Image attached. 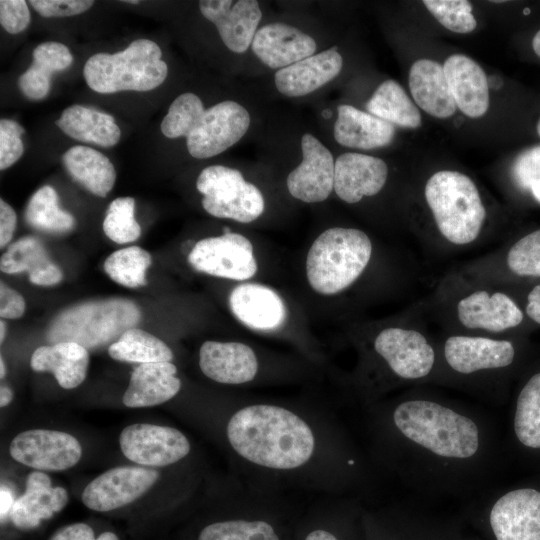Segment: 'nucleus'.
<instances>
[{"label":"nucleus","instance_id":"nucleus-1","mask_svg":"<svg viewBox=\"0 0 540 540\" xmlns=\"http://www.w3.org/2000/svg\"><path fill=\"white\" fill-rule=\"evenodd\" d=\"M367 415L376 462L428 498H468L489 489L501 463L488 414L431 394L373 404Z\"/></svg>","mask_w":540,"mask_h":540},{"label":"nucleus","instance_id":"nucleus-2","mask_svg":"<svg viewBox=\"0 0 540 540\" xmlns=\"http://www.w3.org/2000/svg\"><path fill=\"white\" fill-rule=\"evenodd\" d=\"M229 448L257 484H293L327 491L360 490L369 472L341 426L323 413L253 402L228 417Z\"/></svg>","mask_w":540,"mask_h":540},{"label":"nucleus","instance_id":"nucleus-3","mask_svg":"<svg viewBox=\"0 0 540 540\" xmlns=\"http://www.w3.org/2000/svg\"><path fill=\"white\" fill-rule=\"evenodd\" d=\"M250 124L248 110L236 101L224 100L206 109L196 94L185 92L171 103L161 131L168 138L185 137L189 154L206 159L235 145Z\"/></svg>","mask_w":540,"mask_h":540},{"label":"nucleus","instance_id":"nucleus-4","mask_svg":"<svg viewBox=\"0 0 540 540\" xmlns=\"http://www.w3.org/2000/svg\"><path fill=\"white\" fill-rule=\"evenodd\" d=\"M462 519L484 540H540V489L489 488L468 504Z\"/></svg>","mask_w":540,"mask_h":540},{"label":"nucleus","instance_id":"nucleus-5","mask_svg":"<svg viewBox=\"0 0 540 540\" xmlns=\"http://www.w3.org/2000/svg\"><path fill=\"white\" fill-rule=\"evenodd\" d=\"M371 255L372 243L363 231L356 228H329L314 240L308 251V282L320 294L339 293L359 278Z\"/></svg>","mask_w":540,"mask_h":540},{"label":"nucleus","instance_id":"nucleus-6","mask_svg":"<svg viewBox=\"0 0 540 540\" xmlns=\"http://www.w3.org/2000/svg\"><path fill=\"white\" fill-rule=\"evenodd\" d=\"M167 73L160 47L148 39H137L114 54H94L83 68L87 85L102 94L149 91L160 86Z\"/></svg>","mask_w":540,"mask_h":540},{"label":"nucleus","instance_id":"nucleus-7","mask_svg":"<svg viewBox=\"0 0 540 540\" xmlns=\"http://www.w3.org/2000/svg\"><path fill=\"white\" fill-rule=\"evenodd\" d=\"M426 202L442 236L467 245L479 236L486 210L474 182L458 171L434 173L425 186Z\"/></svg>","mask_w":540,"mask_h":540},{"label":"nucleus","instance_id":"nucleus-8","mask_svg":"<svg viewBox=\"0 0 540 540\" xmlns=\"http://www.w3.org/2000/svg\"><path fill=\"white\" fill-rule=\"evenodd\" d=\"M140 320L141 311L131 300L89 301L59 313L48 327L47 338L53 343L75 342L86 349L95 348L119 338Z\"/></svg>","mask_w":540,"mask_h":540},{"label":"nucleus","instance_id":"nucleus-9","mask_svg":"<svg viewBox=\"0 0 540 540\" xmlns=\"http://www.w3.org/2000/svg\"><path fill=\"white\" fill-rule=\"evenodd\" d=\"M366 540H458L463 519L398 504L362 514Z\"/></svg>","mask_w":540,"mask_h":540},{"label":"nucleus","instance_id":"nucleus-10","mask_svg":"<svg viewBox=\"0 0 540 540\" xmlns=\"http://www.w3.org/2000/svg\"><path fill=\"white\" fill-rule=\"evenodd\" d=\"M196 188L203 195L202 207L214 217L250 223L264 211L261 191L237 169L208 166L199 174Z\"/></svg>","mask_w":540,"mask_h":540},{"label":"nucleus","instance_id":"nucleus-11","mask_svg":"<svg viewBox=\"0 0 540 540\" xmlns=\"http://www.w3.org/2000/svg\"><path fill=\"white\" fill-rule=\"evenodd\" d=\"M516 349L512 342L482 336L453 335L442 348V359L449 374L462 382H481L514 364Z\"/></svg>","mask_w":540,"mask_h":540},{"label":"nucleus","instance_id":"nucleus-12","mask_svg":"<svg viewBox=\"0 0 540 540\" xmlns=\"http://www.w3.org/2000/svg\"><path fill=\"white\" fill-rule=\"evenodd\" d=\"M373 351L388 373L399 382L425 381L435 374L436 351L417 330L385 328L375 337Z\"/></svg>","mask_w":540,"mask_h":540},{"label":"nucleus","instance_id":"nucleus-13","mask_svg":"<svg viewBox=\"0 0 540 540\" xmlns=\"http://www.w3.org/2000/svg\"><path fill=\"white\" fill-rule=\"evenodd\" d=\"M187 260L198 272L238 281L250 279L258 268L252 243L232 232L201 239L193 246Z\"/></svg>","mask_w":540,"mask_h":540},{"label":"nucleus","instance_id":"nucleus-14","mask_svg":"<svg viewBox=\"0 0 540 540\" xmlns=\"http://www.w3.org/2000/svg\"><path fill=\"white\" fill-rule=\"evenodd\" d=\"M119 443L130 461L152 467L177 463L191 450L188 438L180 430L149 423L127 426L120 434Z\"/></svg>","mask_w":540,"mask_h":540},{"label":"nucleus","instance_id":"nucleus-15","mask_svg":"<svg viewBox=\"0 0 540 540\" xmlns=\"http://www.w3.org/2000/svg\"><path fill=\"white\" fill-rule=\"evenodd\" d=\"M17 462L43 471H63L76 465L82 455L79 441L56 430H26L15 436L9 447Z\"/></svg>","mask_w":540,"mask_h":540},{"label":"nucleus","instance_id":"nucleus-16","mask_svg":"<svg viewBox=\"0 0 540 540\" xmlns=\"http://www.w3.org/2000/svg\"><path fill=\"white\" fill-rule=\"evenodd\" d=\"M158 478L159 473L154 469L115 467L93 479L84 488L82 502L94 511H111L141 497Z\"/></svg>","mask_w":540,"mask_h":540},{"label":"nucleus","instance_id":"nucleus-17","mask_svg":"<svg viewBox=\"0 0 540 540\" xmlns=\"http://www.w3.org/2000/svg\"><path fill=\"white\" fill-rule=\"evenodd\" d=\"M302 160L287 176L286 185L294 198L317 203L334 189L335 161L330 150L311 133L301 137Z\"/></svg>","mask_w":540,"mask_h":540},{"label":"nucleus","instance_id":"nucleus-18","mask_svg":"<svg viewBox=\"0 0 540 540\" xmlns=\"http://www.w3.org/2000/svg\"><path fill=\"white\" fill-rule=\"evenodd\" d=\"M201 14L212 22L224 45L237 54L245 53L252 44L262 19L256 0H202Z\"/></svg>","mask_w":540,"mask_h":540},{"label":"nucleus","instance_id":"nucleus-19","mask_svg":"<svg viewBox=\"0 0 540 540\" xmlns=\"http://www.w3.org/2000/svg\"><path fill=\"white\" fill-rule=\"evenodd\" d=\"M199 367L209 379L227 385L252 382L260 368L255 351L241 342L205 341L199 350Z\"/></svg>","mask_w":540,"mask_h":540},{"label":"nucleus","instance_id":"nucleus-20","mask_svg":"<svg viewBox=\"0 0 540 540\" xmlns=\"http://www.w3.org/2000/svg\"><path fill=\"white\" fill-rule=\"evenodd\" d=\"M255 56L271 69H282L316 53L315 39L283 22L260 27L251 44Z\"/></svg>","mask_w":540,"mask_h":540},{"label":"nucleus","instance_id":"nucleus-21","mask_svg":"<svg viewBox=\"0 0 540 540\" xmlns=\"http://www.w3.org/2000/svg\"><path fill=\"white\" fill-rule=\"evenodd\" d=\"M388 167L381 158L347 152L335 160L334 191L346 203H357L384 187Z\"/></svg>","mask_w":540,"mask_h":540},{"label":"nucleus","instance_id":"nucleus-22","mask_svg":"<svg viewBox=\"0 0 540 540\" xmlns=\"http://www.w3.org/2000/svg\"><path fill=\"white\" fill-rule=\"evenodd\" d=\"M342 67L341 54L336 47H331L277 70L275 86L284 96L303 97L335 79Z\"/></svg>","mask_w":540,"mask_h":540},{"label":"nucleus","instance_id":"nucleus-23","mask_svg":"<svg viewBox=\"0 0 540 540\" xmlns=\"http://www.w3.org/2000/svg\"><path fill=\"white\" fill-rule=\"evenodd\" d=\"M229 306L240 322L259 331L280 328L287 316L281 297L271 288L256 283L236 286L230 293Z\"/></svg>","mask_w":540,"mask_h":540},{"label":"nucleus","instance_id":"nucleus-24","mask_svg":"<svg viewBox=\"0 0 540 540\" xmlns=\"http://www.w3.org/2000/svg\"><path fill=\"white\" fill-rule=\"evenodd\" d=\"M443 69L457 108L470 118L483 116L489 108V84L481 66L466 55L453 54Z\"/></svg>","mask_w":540,"mask_h":540},{"label":"nucleus","instance_id":"nucleus-25","mask_svg":"<svg viewBox=\"0 0 540 540\" xmlns=\"http://www.w3.org/2000/svg\"><path fill=\"white\" fill-rule=\"evenodd\" d=\"M460 323L468 329L501 332L518 326L523 313L506 294L476 291L462 298L457 304Z\"/></svg>","mask_w":540,"mask_h":540},{"label":"nucleus","instance_id":"nucleus-26","mask_svg":"<svg viewBox=\"0 0 540 540\" xmlns=\"http://www.w3.org/2000/svg\"><path fill=\"white\" fill-rule=\"evenodd\" d=\"M394 135L393 124L368 112L348 104L337 108L333 136L344 147L361 150L385 147L392 142Z\"/></svg>","mask_w":540,"mask_h":540},{"label":"nucleus","instance_id":"nucleus-27","mask_svg":"<svg viewBox=\"0 0 540 540\" xmlns=\"http://www.w3.org/2000/svg\"><path fill=\"white\" fill-rule=\"evenodd\" d=\"M172 362L145 363L131 373L123 395V403L130 408L151 407L172 399L181 388Z\"/></svg>","mask_w":540,"mask_h":540},{"label":"nucleus","instance_id":"nucleus-28","mask_svg":"<svg viewBox=\"0 0 540 540\" xmlns=\"http://www.w3.org/2000/svg\"><path fill=\"white\" fill-rule=\"evenodd\" d=\"M409 89L415 103L436 118H449L456 111L443 66L430 59H419L409 71Z\"/></svg>","mask_w":540,"mask_h":540},{"label":"nucleus","instance_id":"nucleus-29","mask_svg":"<svg viewBox=\"0 0 540 540\" xmlns=\"http://www.w3.org/2000/svg\"><path fill=\"white\" fill-rule=\"evenodd\" d=\"M89 353L85 347L75 342H58L40 346L30 358L34 371L52 372L58 384L64 389L79 386L86 378Z\"/></svg>","mask_w":540,"mask_h":540},{"label":"nucleus","instance_id":"nucleus-30","mask_svg":"<svg viewBox=\"0 0 540 540\" xmlns=\"http://www.w3.org/2000/svg\"><path fill=\"white\" fill-rule=\"evenodd\" d=\"M1 271L7 274L28 272L29 281L38 286H53L61 282V268L49 258L43 243L25 236L7 248L1 256Z\"/></svg>","mask_w":540,"mask_h":540},{"label":"nucleus","instance_id":"nucleus-31","mask_svg":"<svg viewBox=\"0 0 540 540\" xmlns=\"http://www.w3.org/2000/svg\"><path fill=\"white\" fill-rule=\"evenodd\" d=\"M55 123L71 138L102 147L116 145L121 137L113 116L82 105L65 108Z\"/></svg>","mask_w":540,"mask_h":540},{"label":"nucleus","instance_id":"nucleus-32","mask_svg":"<svg viewBox=\"0 0 540 540\" xmlns=\"http://www.w3.org/2000/svg\"><path fill=\"white\" fill-rule=\"evenodd\" d=\"M68 174L92 194L105 197L113 188L116 172L104 154L87 146H73L62 157Z\"/></svg>","mask_w":540,"mask_h":540},{"label":"nucleus","instance_id":"nucleus-33","mask_svg":"<svg viewBox=\"0 0 540 540\" xmlns=\"http://www.w3.org/2000/svg\"><path fill=\"white\" fill-rule=\"evenodd\" d=\"M511 441L519 449L540 452V371L521 387L511 415Z\"/></svg>","mask_w":540,"mask_h":540},{"label":"nucleus","instance_id":"nucleus-34","mask_svg":"<svg viewBox=\"0 0 540 540\" xmlns=\"http://www.w3.org/2000/svg\"><path fill=\"white\" fill-rule=\"evenodd\" d=\"M368 113L393 125L417 128L421 114L402 86L392 79L382 82L366 103Z\"/></svg>","mask_w":540,"mask_h":540},{"label":"nucleus","instance_id":"nucleus-35","mask_svg":"<svg viewBox=\"0 0 540 540\" xmlns=\"http://www.w3.org/2000/svg\"><path fill=\"white\" fill-rule=\"evenodd\" d=\"M68 502V493L63 487H48L25 491L14 501L10 516L13 524L23 530L36 528L42 520L61 511Z\"/></svg>","mask_w":540,"mask_h":540},{"label":"nucleus","instance_id":"nucleus-36","mask_svg":"<svg viewBox=\"0 0 540 540\" xmlns=\"http://www.w3.org/2000/svg\"><path fill=\"white\" fill-rule=\"evenodd\" d=\"M108 353L115 360L140 364L171 362L174 357L164 341L135 327L126 330L113 342Z\"/></svg>","mask_w":540,"mask_h":540},{"label":"nucleus","instance_id":"nucleus-37","mask_svg":"<svg viewBox=\"0 0 540 540\" xmlns=\"http://www.w3.org/2000/svg\"><path fill=\"white\" fill-rule=\"evenodd\" d=\"M25 219L33 228L49 233H64L75 225L74 217L59 208L58 195L51 186H43L30 198Z\"/></svg>","mask_w":540,"mask_h":540},{"label":"nucleus","instance_id":"nucleus-38","mask_svg":"<svg viewBox=\"0 0 540 540\" xmlns=\"http://www.w3.org/2000/svg\"><path fill=\"white\" fill-rule=\"evenodd\" d=\"M151 262L149 252L139 246H130L111 253L105 260L104 270L114 282L137 288L147 284L146 272Z\"/></svg>","mask_w":540,"mask_h":540},{"label":"nucleus","instance_id":"nucleus-39","mask_svg":"<svg viewBox=\"0 0 540 540\" xmlns=\"http://www.w3.org/2000/svg\"><path fill=\"white\" fill-rule=\"evenodd\" d=\"M197 540H281L276 528L262 518H236L205 526Z\"/></svg>","mask_w":540,"mask_h":540},{"label":"nucleus","instance_id":"nucleus-40","mask_svg":"<svg viewBox=\"0 0 540 540\" xmlns=\"http://www.w3.org/2000/svg\"><path fill=\"white\" fill-rule=\"evenodd\" d=\"M134 207L132 197H119L110 203L103 221V231L115 243H130L139 238L141 227L134 218Z\"/></svg>","mask_w":540,"mask_h":540},{"label":"nucleus","instance_id":"nucleus-41","mask_svg":"<svg viewBox=\"0 0 540 540\" xmlns=\"http://www.w3.org/2000/svg\"><path fill=\"white\" fill-rule=\"evenodd\" d=\"M429 12L448 30L455 33H470L477 22L472 6L466 0H424Z\"/></svg>","mask_w":540,"mask_h":540},{"label":"nucleus","instance_id":"nucleus-42","mask_svg":"<svg viewBox=\"0 0 540 540\" xmlns=\"http://www.w3.org/2000/svg\"><path fill=\"white\" fill-rule=\"evenodd\" d=\"M507 265L519 276L540 277V229L512 245L507 254Z\"/></svg>","mask_w":540,"mask_h":540},{"label":"nucleus","instance_id":"nucleus-43","mask_svg":"<svg viewBox=\"0 0 540 540\" xmlns=\"http://www.w3.org/2000/svg\"><path fill=\"white\" fill-rule=\"evenodd\" d=\"M515 184L540 203V145L522 151L511 168Z\"/></svg>","mask_w":540,"mask_h":540},{"label":"nucleus","instance_id":"nucleus-44","mask_svg":"<svg viewBox=\"0 0 540 540\" xmlns=\"http://www.w3.org/2000/svg\"><path fill=\"white\" fill-rule=\"evenodd\" d=\"M24 128L16 121L0 120V169L4 170L17 162L24 152L21 135Z\"/></svg>","mask_w":540,"mask_h":540},{"label":"nucleus","instance_id":"nucleus-45","mask_svg":"<svg viewBox=\"0 0 540 540\" xmlns=\"http://www.w3.org/2000/svg\"><path fill=\"white\" fill-rule=\"evenodd\" d=\"M73 61V56L64 44L59 42H44L33 51V63L45 72H54L67 69Z\"/></svg>","mask_w":540,"mask_h":540},{"label":"nucleus","instance_id":"nucleus-46","mask_svg":"<svg viewBox=\"0 0 540 540\" xmlns=\"http://www.w3.org/2000/svg\"><path fill=\"white\" fill-rule=\"evenodd\" d=\"M0 23L10 34L24 31L30 23V11L24 0H1Z\"/></svg>","mask_w":540,"mask_h":540},{"label":"nucleus","instance_id":"nucleus-47","mask_svg":"<svg viewBox=\"0 0 540 540\" xmlns=\"http://www.w3.org/2000/svg\"><path fill=\"white\" fill-rule=\"evenodd\" d=\"M29 4L43 17H67L81 14L92 7L91 0H31Z\"/></svg>","mask_w":540,"mask_h":540},{"label":"nucleus","instance_id":"nucleus-48","mask_svg":"<svg viewBox=\"0 0 540 540\" xmlns=\"http://www.w3.org/2000/svg\"><path fill=\"white\" fill-rule=\"evenodd\" d=\"M18 86L21 92L31 100H40L47 96L51 87V74L34 64L19 76Z\"/></svg>","mask_w":540,"mask_h":540},{"label":"nucleus","instance_id":"nucleus-49","mask_svg":"<svg viewBox=\"0 0 540 540\" xmlns=\"http://www.w3.org/2000/svg\"><path fill=\"white\" fill-rule=\"evenodd\" d=\"M361 511L347 526L345 532L337 533L328 527H316L310 530L303 540H366L362 525Z\"/></svg>","mask_w":540,"mask_h":540},{"label":"nucleus","instance_id":"nucleus-50","mask_svg":"<svg viewBox=\"0 0 540 540\" xmlns=\"http://www.w3.org/2000/svg\"><path fill=\"white\" fill-rule=\"evenodd\" d=\"M23 296L5 283L0 284V316L2 319H18L25 311Z\"/></svg>","mask_w":540,"mask_h":540},{"label":"nucleus","instance_id":"nucleus-51","mask_svg":"<svg viewBox=\"0 0 540 540\" xmlns=\"http://www.w3.org/2000/svg\"><path fill=\"white\" fill-rule=\"evenodd\" d=\"M50 540H119L113 532H104L95 538L93 529L85 523H74L59 529Z\"/></svg>","mask_w":540,"mask_h":540},{"label":"nucleus","instance_id":"nucleus-52","mask_svg":"<svg viewBox=\"0 0 540 540\" xmlns=\"http://www.w3.org/2000/svg\"><path fill=\"white\" fill-rule=\"evenodd\" d=\"M17 223L14 209L3 199L0 200V247H5L12 239Z\"/></svg>","mask_w":540,"mask_h":540},{"label":"nucleus","instance_id":"nucleus-53","mask_svg":"<svg viewBox=\"0 0 540 540\" xmlns=\"http://www.w3.org/2000/svg\"><path fill=\"white\" fill-rule=\"evenodd\" d=\"M526 313L533 321L540 324V284L528 294Z\"/></svg>","mask_w":540,"mask_h":540},{"label":"nucleus","instance_id":"nucleus-54","mask_svg":"<svg viewBox=\"0 0 540 540\" xmlns=\"http://www.w3.org/2000/svg\"><path fill=\"white\" fill-rule=\"evenodd\" d=\"M50 477L40 471L31 472L26 480V490L33 491L51 487Z\"/></svg>","mask_w":540,"mask_h":540},{"label":"nucleus","instance_id":"nucleus-55","mask_svg":"<svg viewBox=\"0 0 540 540\" xmlns=\"http://www.w3.org/2000/svg\"><path fill=\"white\" fill-rule=\"evenodd\" d=\"M13 503L14 502L12 501L11 495L2 488L1 489V519H3V517L8 512H11Z\"/></svg>","mask_w":540,"mask_h":540},{"label":"nucleus","instance_id":"nucleus-56","mask_svg":"<svg viewBox=\"0 0 540 540\" xmlns=\"http://www.w3.org/2000/svg\"><path fill=\"white\" fill-rule=\"evenodd\" d=\"M13 399V392L12 390L5 385H1L0 388V406L5 407L7 406Z\"/></svg>","mask_w":540,"mask_h":540},{"label":"nucleus","instance_id":"nucleus-57","mask_svg":"<svg viewBox=\"0 0 540 540\" xmlns=\"http://www.w3.org/2000/svg\"><path fill=\"white\" fill-rule=\"evenodd\" d=\"M532 47L535 54L540 57V30L533 37Z\"/></svg>","mask_w":540,"mask_h":540},{"label":"nucleus","instance_id":"nucleus-58","mask_svg":"<svg viewBox=\"0 0 540 540\" xmlns=\"http://www.w3.org/2000/svg\"><path fill=\"white\" fill-rule=\"evenodd\" d=\"M458 540H484V539L478 534H466L463 531V533L458 538Z\"/></svg>","mask_w":540,"mask_h":540},{"label":"nucleus","instance_id":"nucleus-59","mask_svg":"<svg viewBox=\"0 0 540 540\" xmlns=\"http://www.w3.org/2000/svg\"><path fill=\"white\" fill-rule=\"evenodd\" d=\"M5 336H6V323L2 319L0 321V343L1 344L4 342Z\"/></svg>","mask_w":540,"mask_h":540},{"label":"nucleus","instance_id":"nucleus-60","mask_svg":"<svg viewBox=\"0 0 540 540\" xmlns=\"http://www.w3.org/2000/svg\"><path fill=\"white\" fill-rule=\"evenodd\" d=\"M6 375V366L3 360V357L0 358V377L3 379Z\"/></svg>","mask_w":540,"mask_h":540},{"label":"nucleus","instance_id":"nucleus-61","mask_svg":"<svg viewBox=\"0 0 540 540\" xmlns=\"http://www.w3.org/2000/svg\"><path fill=\"white\" fill-rule=\"evenodd\" d=\"M536 130H537V133H538V135L540 137V119L537 122Z\"/></svg>","mask_w":540,"mask_h":540},{"label":"nucleus","instance_id":"nucleus-62","mask_svg":"<svg viewBox=\"0 0 540 540\" xmlns=\"http://www.w3.org/2000/svg\"><path fill=\"white\" fill-rule=\"evenodd\" d=\"M126 3H131V4H138L139 1H134V0H129V1H124Z\"/></svg>","mask_w":540,"mask_h":540}]
</instances>
